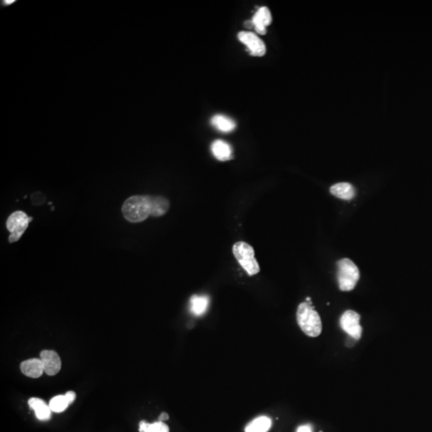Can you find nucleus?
I'll return each instance as SVG.
<instances>
[{"label":"nucleus","mask_w":432,"mask_h":432,"mask_svg":"<svg viewBox=\"0 0 432 432\" xmlns=\"http://www.w3.org/2000/svg\"><path fill=\"white\" fill-rule=\"evenodd\" d=\"M139 432H169V427L163 422L158 421L149 423L146 421L139 423Z\"/></svg>","instance_id":"nucleus-18"},{"label":"nucleus","mask_w":432,"mask_h":432,"mask_svg":"<svg viewBox=\"0 0 432 432\" xmlns=\"http://www.w3.org/2000/svg\"><path fill=\"white\" fill-rule=\"evenodd\" d=\"M69 405H70V403H69L65 395L54 396V398L51 399L49 403V407L51 411L57 413L63 412L68 407Z\"/></svg>","instance_id":"nucleus-19"},{"label":"nucleus","mask_w":432,"mask_h":432,"mask_svg":"<svg viewBox=\"0 0 432 432\" xmlns=\"http://www.w3.org/2000/svg\"><path fill=\"white\" fill-rule=\"evenodd\" d=\"M28 405L34 410L35 416L40 420H48L51 418V410L49 405L39 398H31L28 400Z\"/></svg>","instance_id":"nucleus-14"},{"label":"nucleus","mask_w":432,"mask_h":432,"mask_svg":"<svg viewBox=\"0 0 432 432\" xmlns=\"http://www.w3.org/2000/svg\"><path fill=\"white\" fill-rule=\"evenodd\" d=\"M209 303V298L206 295H192L190 299L191 312L197 316L203 315L208 310Z\"/></svg>","instance_id":"nucleus-15"},{"label":"nucleus","mask_w":432,"mask_h":432,"mask_svg":"<svg viewBox=\"0 0 432 432\" xmlns=\"http://www.w3.org/2000/svg\"><path fill=\"white\" fill-rule=\"evenodd\" d=\"M65 396L70 404H71L76 400V394L74 391H68V392L66 393Z\"/></svg>","instance_id":"nucleus-20"},{"label":"nucleus","mask_w":432,"mask_h":432,"mask_svg":"<svg viewBox=\"0 0 432 432\" xmlns=\"http://www.w3.org/2000/svg\"><path fill=\"white\" fill-rule=\"evenodd\" d=\"M254 29L261 35L267 34V27L272 22L271 11L267 7H262L255 13L252 20Z\"/></svg>","instance_id":"nucleus-9"},{"label":"nucleus","mask_w":432,"mask_h":432,"mask_svg":"<svg viewBox=\"0 0 432 432\" xmlns=\"http://www.w3.org/2000/svg\"><path fill=\"white\" fill-rule=\"evenodd\" d=\"M31 219L32 218H30L27 214L21 211L14 212L10 215L7 221V228L11 232L9 237L10 242H16L20 239Z\"/></svg>","instance_id":"nucleus-5"},{"label":"nucleus","mask_w":432,"mask_h":432,"mask_svg":"<svg viewBox=\"0 0 432 432\" xmlns=\"http://www.w3.org/2000/svg\"><path fill=\"white\" fill-rule=\"evenodd\" d=\"M168 419H169L168 414H167V413H166V412L162 413V414L160 415V416H159V421H161V422L166 421V420H168Z\"/></svg>","instance_id":"nucleus-22"},{"label":"nucleus","mask_w":432,"mask_h":432,"mask_svg":"<svg viewBox=\"0 0 432 432\" xmlns=\"http://www.w3.org/2000/svg\"><path fill=\"white\" fill-rule=\"evenodd\" d=\"M296 316L298 326L308 336L315 338L322 332V321L311 304L304 302L299 304Z\"/></svg>","instance_id":"nucleus-1"},{"label":"nucleus","mask_w":432,"mask_h":432,"mask_svg":"<svg viewBox=\"0 0 432 432\" xmlns=\"http://www.w3.org/2000/svg\"><path fill=\"white\" fill-rule=\"evenodd\" d=\"M151 215L155 217H159L166 213L170 208V202L168 199L163 196H151Z\"/></svg>","instance_id":"nucleus-13"},{"label":"nucleus","mask_w":432,"mask_h":432,"mask_svg":"<svg viewBox=\"0 0 432 432\" xmlns=\"http://www.w3.org/2000/svg\"><path fill=\"white\" fill-rule=\"evenodd\" d=\"M238 39L242 44L246 45L250 54L252 57H261L266 54V45L255 33L241 31L238 34Z\"/></svg>","instance_id":"nucleus-6"},{"label":"nucleus","mask_w":432,"mask_h":432,"mask_svg":"<svg viewBox=\"0 0 432 432\" xmlns=\"http://www.w3.org/2000/svg\"><path fill=\"white\" fill-rule=\"evenodd\" d=\"M123 214L129 222H140L151 215L149 196H134L125 201Z\"/></svg>","instance_id":"nucleus-2"},{"label":"nucleus","mask_w":432,"mask_h":432,"mask_svg":"<svg viewBox=\"0 0 432 432\" xmlns=\"http://www.w3.org/2000/svg\"><path fill=\"white\" fill-rule=\"evenodd\" d=\"M337 266L340 289L343 291H350L354 289L360 279V270L358 267L352 260L347 258L339 261Z\"/></svg>","instance_id":"nucleus-4"},{"label":"nucleus","mask_w":432,"mask_h":432,"mask_svg":"<svg viewBox=\"0 0 432 432\" xmlns=\"http://www.w3.org/2000/svg\"><path fill=\"white\" fill-rule=\"evenodd\" d=\"M211 123L215 128L222 132H231L236 127L235 122L223 115H215L212 118Z\"/></svg>","instance_id":"nucleus-16"},{"label":"nucleus","mask_w":432,"mask_h":432,"mask_svg":"<svg viewBox=\"0 0 432 432\" xmlns=\"http://www.w3.org/2000/svg\"><path fill=\"white\" fill-rule=\"evenodd\" d=\"M20 369L23 374L33 379L39 378L44 372V366L40 359H31L22 362Z\"/></svg>","instance_id":"nucleus-10"},{"label":"nucleus","mask_w":432,"mask_h":432,"mask_svg":"<svg viewBox=\"0 0 432 432\" xmlns=\"http://www.w3.org/2000/svg\"><path fill=\"white\" fill-rule=\"evenodd\" d=\"M360 315L355 311L348 310L340 318V326L343 330L354 340H360L362 335V327L360 324Z\"/></svg>","instance_id":"nucleus-7"},{"label":"nucleus","mask_w":432,"mask_h":432,"mask_svg":"<svg viewBox=\"0 0 432 432\" xmlns=\"http://www.w3.org/2000/svg\"><path fill=\"white\" fill-rule=\"evenodd\" d=\"M40 360L44 366V372L50 376L55 375L61 369V360L54 351L44 350L40 353Z\"/></svg>","instance_id":"nucleus-8"},{"label":"nucleus","mask_w":432,"mask_h":432,"mask_svg":"<svg viewBox=\"0 0 432 432\" xmlns=\"http://www.w3.org/2000/svg\"><path fill=\"white\" fill-rule=\"evenodd\" d=\"M234 256L250 276L256 275L260 271L259 264L255 258V251L249 243L239 241L232 248Z\"/></svg>","instance_id":"nucleus-3"},{"label":"nucleus","mask_w":432,"mask_h":432,"mask_svg":"<svg viewBox=\"0 0 432 432\" xmlns=\"http://www.w3.org/2000/svg\"><path fill=\"white\" fill-rule=\"evenodd\" d=\"M271 426V420L269 418L262 416L249 423L245 429V432H268Z\"/></svg>","instance_id":"nucleus-17"},{"label":"nucleus","mask_w":432,"mask_h":432,"mask_svg":"<svg viewBox=\"0 0 432 432\" xmlns=\"http://www.w3.org/2000/svg\"><path fill=\"white\" fill-rule=\"evenodd\" d=\"M333 196L344 200H351L356 195L355 188L349 183H339L330 188Z\"/></svg>","instance_id":"nucleus-11"},{"label":"nucleus","mask_w":432,"mask_h":432,"mask_svg":"<svg viewBox=\"0 0 432 432\" xmlns=\"http://www.w3.org/2000/svg\"><path fill=\"white\" fill-rule=\"evenodd\" d=\"M296 432H312L309 426H302L299 427Z\"/></svg>","instance_id":"nucleus-21"},{"label":"nucleus","mask_w":432,"mask_h":432,"mask_svg":"<svg viewBox=\"0 0 432 432\" xmlns=\"http://www.w3.org/2000/svg\"><path fill=\"white\" fill-rule=\"evenodd\" d=\"M212 153L219 161H228L232 159V147L226 142L221 139H217L212 143Z\"/></svg>","instance_id":"nucleus-12"}]
</instances>
